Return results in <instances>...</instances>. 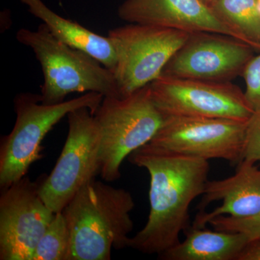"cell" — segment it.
Masks as SVG:
<instances>
[{
    "instance_id": "obj_1",
    "label": "cell",
    "mask_w": 260,
    "mask_h": 260,
    "mask_svg": "<svg viewBox=\"0 0 260 260\" xmlns=\"http://www.w3.org/2000/svg\"><path fill=\"white\" fill-rule=\"evenodd\" d=\"M129 161L150 175V213L145 226L130 237L128 247L161 254L180 242L191 226L189 208L204 193L208 160L167 151L149 144L130 154Z\"/></svg>"
},
{
    "instance_id": "obj_2",
    "label": "cell",
    "mask_w": 260,
    "mask_h": 260,
    "mask_svg": "<svg viewBox=\"0 0 260 260\" xmlns=\"http://www.w3.org/2000/svg\"><path fill=\"white\" fill-rule=\"evenodd\" d=\"M129 191L93 179L62 210L71 241L69 260H109L128 247L134 223Z\"/></svg>"
},
{
    "instance_id": "obj_3",
    "label": "cell",
    "mask_w": 260,
    "mask_h": 260,
    "mask_svg": "<svg viewBox=\"0 0 260 260\" xmlns=\"http://www.w3.org/2000/svg\"><path fill=\"white\" fill-rule=\"evenodd\" d=\"M16 39L34 51L42 67L43 104H59L73 93L121 98L113 72L93 56L58 39L45 24L35 30L20 29Z\"/></svg>"
},
{
    "instance_id": "obj_4",
    "label": "cell",
    "mask_w": 260,
    "mask_h": 260,
    "mask_svg": "<svg viewBox=\"0 0 260 260\" xmlns=\"http://www.w3.org/2000/svg\"><path fill=\"white\" fill-rule=\"evenodd\" d=\"M94 117L101 135L100 175L106 181L121 177L123 160L150 143L165 119L150 85L126 97H104Z\"/></svg>"
},
{
    "instance_id": "obj_5",
    "label": "cell",
    "mask_w": 260,
    "mask_h": 260,
    "mask_svg": "<svg viewBox=\"0 0 260 260\" xmlns=\"http://www.w3.org/2000/svg\"><path fill=\"white\" fill-rule=\"evenodd\" d=\"M104 95L89 92L75 99L47 105L41 95L18 94L14 99L16 121L11 133L0 145V186L8 187L26 176L29 168L42 158V143L46 135L73 111L88 108L95 112Z\"/></svg>"
},
{
    "instance_id": "obj_6",
    "label": "cell",
    "mask_w": 260,
    "mask_h": 260,
    "mask_svg": "<svg viewBox=\"0 0 260 260\" xmlns=\"http://www.w3.org/2000/svg\"><path fill=\"white\" fill-rule=\"evenodd\" d=\"M190 34L156 25L129 23L109 30L116 51L114 73L121 97L158 79Z\"/></svg>"
},
{
    "instance_id": "obj_7",
    "label": "cell",
    "mask_w": 260,
    "mask_h": 260,
    "mask_svg": "<svg viewBox=\"0 0 260 260\" xmlns=\"http://www.w3.org/2000/svg\"><path fill=\"white\" fill-rule=\"evenodd\" d=\"M68 137L49 176L40 178L39 194L54 213L64 210L85 184L100 174L101 135L94 114L81 108L68 115Z\"/></svg>"
},
{
    "instance_id": "obj_8",
    "label": "cell",
    "mask_w": 260,
    "mask_h": 260,
    "mask_svg": "<svg viewBox=\"0 0 260 260\" xmlns=\"http://www.w3.org/2000/svg\"><path fill=\"white\" fill-rule=\"evenodd\" d=\"M150 88L155 105L164 116L247 121L254 112L244 92L229 82L160 75L150 84Z\"/></svg>"
},
{
    "instance_id": "obj_9",
    "label": "cell",
    "mask_w": 260,
    "mask_h": 260,
    "mask_svg": "<svg viewBox=\"0 0 260 260\" xmlns=\"http://www.w3.org/2000/svg\"><path fill=\"white\" fill-rule=\"evenodd\" d=\"M247 121L167 116L148 144L172 153L206 160L222 159L238 165L242 160Z\"/></svg>"
},
{
    "instance_id": "obj_10",
    "label": "cell",
    "mask_w": 260,
    "mask_h": 260,
    "mask_svg": "<svg viewBox=\"0 0 260 260\" xmlns=\"http://www.w3.org/2000/svg\"><path fill=\"white\" fill-rule=\"evenodd\" d=\"M40 178L27 176L4 188L0 197V259L31 260L55 213L39 194Z\"/></svg>"
},
{
    "instance_id": "obj_11",
    "label": "cell",
    "mask_w": 260,
    "mask_h": 260,
    "mask_svg": "<svg viewBox=\"0 0 260 260\" xmlns=\"http://www.w3.org/2000/svg\"><path fill=\"white\" fill-rule=\"evenodd\" d=\"M254 51L246 43L229 36L192 32L166 65L161 75L229 82L242 75Z\"/></svg>"
},
{
    "instance_id": "obj_12",
    "label": "cell",
    "mask_w": 260,
    "mask_h": 260,
    "mask_svg": "<svg viewBox=\"0 0 260 260\" xmlns=\"http://www.w3.org/2000/svg\"><path fill=\"white\" fill-rule=\"evenodd\" d=\"M117 14L129 23L156 25L189 34L215 32L237 39L200 0H124Z\"/></svg>"
},
{
    "instance_id": "obj_13",
    "label": "cell",
    "mask_w": 260,
    "mask_h": 260,
    "mask_svg": "<svg viewBox=\"0 0 260 260\" xmlns=\"http://www.w3.org/2000/svg\"><path fill=\"white\" fill-rule=\"evenodd\" d=\"M254 164L242 160L234 175L220 180L208 179L193 226L205 228L220 215L246 218L259 215L260 169Z\"/></svg>"
},
{
    "instance_id": "obj_14",
    "label": "cell",
    "mask_w": 260,
    "mask_h": 260,
    "mask_svg": "<svg viewBox=\"0 0 260 260\" xmlns=\"http://www.w3.org/2000/svg\"><path fill=\"white\" fill-rule=\"evenodd\" d=\"M185 239L158 255L162 260H238L249 241L239 232L209 230L191 225Z\"/></svg>"
},
{
    "instance_id": "obj_15",
    "label": "cell",
    "mask_w": 260,
    "mask_h": 260,
    "mask_svg": "<svg viewBox=\"0 0 260 260\" xmlns=\"http://www.w3.org/2000/svg\"><path fill=\"white\" fill-rule=\"evenodd\" d=\"M28 7V11L58 39L72 47L85 51L114 72L116 64L115 49L108 37L99 35L83 25L68 20L51 10L42 0H19Z\"/></svg>"
},
{
    "instance_id": "obj_16",
    "label": "cell",
    "mask_w": 260,
    "mask_h": 260,
    "mask_svg": "<svg viewBox=\"0 0 260 260\" xmlns=\"http://www.w3.org/2000/svg\"><path fill=\"white\" fill-rule=\"evenodd\" d=\"M210 9L237 36L260 51V10L258 0H218Z\"/></svg>"
},
{
    "instance_id": "obj_17",
    "label": "cell",
    "mask_w": 260,
    "mask_h": 260,
    "mask_svg": "<svg viewBox=\"0 0 260 260\" xmlns=\"http://www.w3.org/2000/svg\"><path fill=\"white\" fill-rule=\"evenodd\" d=\"M71 241L62 212L55 213L34 250L31 260H69Z\"/></svg>"
},
{
    "instance_id": "obj_18",
    "label": "cell",
    "mask_w": 260,
    "mask_h": 260,
    "mask_svg": "<svg viewBox=\"0 0 260 260\" xmlns=\"http://www.w3.org/2000/svg\"><path fill=\"white\" fill-rule=\"evenodd\" d=\"M208 224L215 230L242 233L250 243L260 242V213L246 218L220 215L210 220Z\"/></svg>"
},
{
    "instance_id": "obj_19",
    "label": "cell",
    "mask_w": 260,
    "mask_h": 260,
    "mask_svg": "<svg viewBox=\"0 0 260 260\" xmlns=\"http://www.w3.org/2000/svg\"><path fill=\"white\" fill-rule=\"evenodd\" d=\"M245 82L246 100L254 112L260 111V54L248 62L242 73Z\"/></svg>"
},
{
    "instance_id": "obj_20",
    "label": "cell",
    "mask_w": 260,
    "mask_h": 260,
    "mask_svg": "<svg viewBox=\"0 0 260 260\" xmlns=\"http://www.w3.org/2000/svg\"><path fill=\"white\" fill-rule=\"evenodd\" d=\"M242 160L260 161V111L254 112L247 121Z\"/></svg>"
},
{
    "instance_id": "obj_21",
    "label": "cell",
    "mask_w": 260,
    "mask_h": 260,
    "mask_svg": "<svg viewBox=\"0 0 260 260\" xmlns=\"http://www.w3.org/2000/svg\"><path fill=\"white\" fill-rule=\"evenodd\" d=\"M238 260H260V242L249 243Z\"/></svg>"
},
{
    "instance_id": "obj_22",
    "label": "cell",
    "mask_w": 260,
    "mask_h": 260,
    "mask_svg": "<svg viewBox=\"0 0 260 260\" xmlns=\"http://www.w3.org/2000/svg\"><path fill=\"white\" fill-rule=\"evenodd\" d=\"M200 2L208 6V8H210L215 3V2L218 1V0H200Z\"/></svg>"
},
{
    "instance_id": "obj_23",
    "label": "cell",
    "mask_w": 260,
    "mask_h": 260,
    "mask_svg": "<svg viewBox=\"0 0 260 260\" xmlns=\"http://www.w3.org/2000/svg\"><path fill=\"white\" fill-rule=\"evenodd\" d=\"M258 4H259V8L260 10V0H258Z\"/></svg>"
},
{
    "instance_id": "obj_24",
    "label": "cell",
    "mask_w": 260,
    "mask_h": 260,
    "mask_svg": "<svg viewBox=\"0 0 260 260\" xmlns=\"http://www.w3.org/2000/svg\"><path fill=\"white\" fill-rule=\"evenodd\" d=\"M59 1H60V3H61V0H59Z\"/></svg>"
}]
</instances>
